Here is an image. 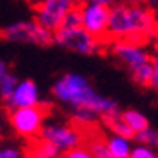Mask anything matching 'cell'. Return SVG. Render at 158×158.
Listing matches in <instances>:
<instances>
[{
	"mask_svg": "<svg viewBox=\"0 0 158 158\" xmlns=\"http://www.w3.org/2000/svg\"><path fill=\"white\" fill-rule=\"evenodd\" d=\"M121 117L135 135L149 128V119H148L140 110H137V108H126V110H123Z\"/></svg>",
	"mask_w": 158,
	"mask_h": 158,
	"instance_id": "obj_12",
	"label": "cell"
},
{
	"mask_svg": "<svg viewBox=\"0 0 158 158\" xmlns=\"http://www.w3.org/2000/svg\"><path fill=\"white\" fill-rule=\"evenodd\" d=\"M105 146H107L108 153L114 158H130V153H131V139H124V137L119 135H110L105 139Z\"/></svg>",
	"mask_w": 158,
	"mask_h": 158,
	"instance_id": "obj_11",
	"label": "cell"
},
{
	"mask_svg": "<svg viewBox=\"0 0 158 158\" xmlns=\"http://www.w3.org/2000/svg\"><path fill=\"white\" fill-rule=\"evenodd\" d=\"M0 158H25L23 151L16 149V148H0Z\"/></svg>",
	"mask_w": 158,
	"mask_h": 158,
	"instance_id": "obj_23",
	"label": "cell"
},
{
	"mask_svg": "<svg viewBox=\"0 0 158 158\" xmlns=\"http://www.w3.org/2000/svg\"><path fill=\"white\" fill-rule=\"evenodd\" d=\"M130 77H131V80L135 82L137 85L149 87L151 85V78H153V66H151V62H148V64H144V66H140V68L133 69V71L130 73Z\"/></svg>",
	"mask_w": 158,
	"mask_h": 158,
	"instance_id": "obj_15",
	"label": "cell"
},
{
	"mask_svg": "<svg viewBox=\"0 0 158 158\" xmlns=\"http://www.w3.org/2000/svg\"><path fill=\"white\" fill-rule=\"evenodd\" d=\"M156 30V15L144 4H128L123 0L110 7L107 30V39L110 41H133L144 44L151 41Z\"/></svg>",
	"mask_w": 158,
	"mask_h": 158,
	"instance_id": "obj_1",
	"label": "cell"
},
{
	"mask_svg": "<svg viewBox=\"0 0 158 158\" xmlns=\"http://www.w3.org/2000/svg\"><path fill=\"white\" fill-rule=\"evenodd\" d=\"M151 43H153V48H155V52L158 53V30L155 32V36L151 37Z\"/></svg>",
	"mask_w": 158,
	"mask_h": 158,
	"instance_id": "obj_28",
	"label": "cell"
},
{
	"mask_svg": "<svg viewBox=\"0 0 158 158\" xmlns=\"http://www.w3.org/2000/svg\"><path fill=\"white\" fill-rule=\"evenodd\" d=\"M130 158H158V151L146 144H135L131 148Z\"/></svg>",
	"mask_w": 158,
	"mask_h": 158,
	"instance_id": "obj_18",
	"label": "cell"
},
{
	"mask_svg": "<svg viewBox=\"0 0 158 158\" xmlns=\"http://www.w3.org/2000/svg\"><path fill=\"white\" fill-rule=\"evenodd\" d=\"M46 110L44 107H25V108H15L11 112V126L18 135L22 137H36L43 128Z\"/></svg>",
	"mask_w": 158,
	"mask_h": 158,
	"instance_id": "obj_6",
	"label": "cell"
},
{
	"mask_svg": "<svg viewBox=\"0 0 158 158\" xmlns=\"http://www.w3.org/2000/svg\"><path fill=\"white\" fill-rule=\"evenodd\" d=\"M82 16V29H85L91 36L98 37L100 41H107L110 7L101 4H80Z\"/></svg>",
	"mask_w": 158,
	"mask_h": 158,
	"instance_id": "obj_8",
	"label": "cell"
},
{
	"mask_svg": "<svg viewBox=\"0 0 158 158\" xmlns=\"http://www.w3.org/2000/svg\"><path fill=\"white\" fill-rule=\"evenodd\" d=\"M39 137L44 142H50L55 146L60 153H66L69 149H75L82 146L84 133L73 124H62V123H52L41 128Z\"/></svg>",
	"mask_w": 158,
	"mask_h": 158,
	"instance_id": "obj_5",
	"label": "cell"
},
{
	"mask_svg": "<svg viewBox=\"0 0 158 158\" xmlns=\"http://www.w3.org/2000/svg\"><path fill=\"white\" fill-rule=\"evenodd\" d=\"M77 6H80L77 0H43L36 7V22L44 29L55 32L64 16Z\"/></svg>",
	"mask_w": 158,
	"mask_h": 158,
	"instance_id": "obj_7",
	"label": "cell"
},
{
	"mask_svg": "<svg viewBox=\"0 0 158 158\" xmlns=\"http://www.w3.org/2000/svg\"><path fill=\"white\" fill-rule=\"evenodd\" d=\"M151 66H153V78H151V89H155L158 93V53L151 57Z\"/></svg>",
	"mask_w": 158,
	"mask_h": 158,
	"instance_id": "obj_24",
	"label": "cell"
},
{
	"mask_svg": "<svg viewBox=\"0 0 158 158\" xmlns=\"http://www.w3.org/2000/svg\"><path fill=\"white\" fill-rule=\"evenodd\" d=\"M0 37L11 43H32L39 46H48L55 43L53 32L41 27L37 22H16L0 30Z\"/></svg>",
	"mask_w": 158,
	"mask_h": 158,
	"instance_id": "obj_4",
	"label": "cell"
},
{
	"mask_svg": "<svg viewBox=\"0 0 158 158\" xmlns=\"http://www.w3.org/2000/svg\"><path fill=\"white\" fill-rule=\"evenodd\" d=\"M144 4H146V7L151 9V11L156 15V18H158V0H146Z\"/></svg>",
	"mask_w": 158,
	"mask_h": 158,
	"instance_id": "obj_26",
	"label": "cell"
},
{
	"mask_svg": "<svg viewBox=\"0 0 158 158\" xmlns=\"http://www.w3.org/2000/svg\"><path fill=\"white\" fill-rule=\"evenodd\" d=\"M73 119L80 126H91L93 123H96L98 115L93 114V112H89V110H73Z\"/></svg>",
	"mask_w": 158,
	"mask_h": 158,
	"instance_id": "obj_21",
	"label": "cell"
},
{
	"mask_svg": "<svg viewBox=\"0 0 158 158\" xmlns=\"http://www.w3.org/2000/svg\"><path fill=\"white\" fill-rule=\"evenodd\" d=\"M60 27L64 29H73V27H82V16H80V6L73 7L68 15L64 16V20L60 23Z\"/></svg>",
	"mask_w": 158,
	"mask_h": 158,
	"instance_id": "obj_20",
	"label": "cell"
},
{
	"mask_svg": "<svg viewBox=\"0 0 158 158\" xmlns=\"http://www.w3.org/2000/svg\"><path fill=\"white\" fill-rule=\"evenodd\" d=\"M110 52L130 73L151 62V57H153L142 43H133V41H112Z\"/></svg>",
	"mask_w": 158,
	"mask_h": 158,
	"instance_id": "obj_9",
	"label": "cell"
},
{
	"mask_svg": "<svg viewBox=\"0 0 158 158\" xmlns=\"http://www.w3.org/2000/svg\"><path fill=\"white\" fill-rule=\"evenodd\" d=\"M53 41L66 50H71L80 55H94L101 50V44H103V41L91 36L82 27H73V29L59 27L53 32Z\"/></svg>",
	"mask_w": 158,
	"mask_h": 158,
	"instance_id": "obj_3",
	"label": "cell"
},
{
	"mask_svg": "<svg viewBox=\"0 0 158 158\" xmlns=\"http://www.w3.org/2000/svg\"><path fill=\"white\" fill-rule=\"evenodd\" d=\"M124 2H128V4H144L146 0H124Z\"/></svg>",
	"mask_w": 158,
	"mask_h": 158,
	"instance_id": "obj_29",
	"label": "cell"
},
{
	"mask_svg": "<svg viewBox=\"0 0 158 158\" xmlns=\"http://www.w3.org/2000/svg\"><path fill=\"white\" fill-rule=\"evenodd\" d=\"M7 75H9V66L6 64L4 60H0V82H2V80L6 78Z\"/></svg>",
	"mask_w": 158,
	"mask_h": 158,
	"instance_id": "obj_27",
	"label": "cell"
},
{
	"mask_svg": "<svg viewBox=\"0 0 158 158\" xmlns=\"http://www.w3.org/2000/svg\"><path fill=\"white\" fill-rule=\"evenodd\" d=\"M53 96L73 110H89L98 117L117 114V103L100 94L89 80L78 73H66L53 84Z\"/></svg>",
	"mask_w": 158,
	"mask_h": 158,
	"instance_id": "obj_2",
	"label": "cell"
},
{
	"mask_svg": "<svg viewBox=\"0 0 158 158\" xmlns=\"http://www.w3.org/2000/svg\"><path fill=\"white\" fill-rule=\"evenodd\" d=\"M87 148H89V151L93 153L94 158H114L110 153H108L107 146H105V140H101V139H93Z\"/></svg>",
	"mask_w": 158,
	"mask_h": 158,
	"instance_id": "obj_19",
	"label": "cell"
},
{
	"mask_svg": "<svg viewBox=\"0 0 158 158\" xmlns=\"http://www.w3.org/2000/svg\"><path fill=\"white\" fill-rule=\"evenodd\" d=\"M60 158H94V156H93V153L89 151V148H85V146H78V148H75V149L66 151Z\"/></svg>",
	"mask_w": 158,
	"mask_h": 158,
	"instance_id": "obj_22",
	"label": "cell"
},
{
	"mask_svg": "<svg viewBox=\"0 0 158 158\" xmlns=\"http://www.w3.org/2000/svg\"><path fill=\"white\" fill-rule=\"evenodd\" d=\"M133 140H137V144H146V146H151V148H155L158 151V130L155 128H148L140 131V133H137L133 137Z\"/></svg>",
	"mask_w": 158,
	"mask_h": 158,
	"instance_id": "obj_16",
	"label": "cell"
},
{
	"mask_svg": "<svg viewBox=\"0 0 158 158\" xmlns=\"http://www.w3.org/2000/svg\"><path fill=\"white\" fill-rule=\"evenodd\" d=\"M16 85H18V80H16V77L9 73L7 77L0 82V98H2L4 101H9V98H11V96H13V93H15Z\"/></svg>",
	"mask_w": 158,
	"mask_h": 158,
	"instance_id": "obj_17",
	"label": "cell"
},
{
	"mask_svg": "<svg viewBox=\"0 0 158 158\" xmlns=\"http://www.w3.org/2000/svg\"><path fill=\"white\" fill-rule=\"evenodd\" d=\"M9 107L13 108H25V107H37L39 105V89L32 80L18 82L13 96L9 98Z\"/></svg>",
	"mask_w": 158,
	"mask_h": 158,
	"instance_id": "obj_10",
	"label": "cell"
},
{
	"mask_svg": "<svg viewBox=\"0 0 158 158\" xmlns=\"http://www.w3.org/2000/svg\"><path fill=\"white\" fill-rule=\"evenodd\" d=\"M59 156H60V151L55 146H52L50 142H44V140H39L30 151V158H59Z\"/></svg>",
	"mask_w": 158,
	"mask_h": 158,
	"instance_id": "obj_14",
	"label": "cell"
},
{
	"mask_svg": "<svg viewBox=\"0 0 158 158\" xmlns=\"http://www.w3.org/2000/svg\"><path fill=\"white\" fill-rule=\"evenodd\" d=\"M78 4H101V6H108V7H112L115 4H119L123 0H77Z\"/></svg>",
	"mask_w": 158,
	"mask_h": 158,
	"instance_id": "obj_25",
	"label": "cell"
},
{
	"mask_svg": "<svg viewBox=\"0 0 158 158\" xmlns=\"http://www.w3.org/2000/svg\"><path fill=\"white\" fill-rule=\"evenodd\" d=\"M103 123H105V126L112 131V135H119V137H124V139H133V137H135V133L130 130V126L123 121V117H121L119 112H117V114L105 115V117H103Z\"/></svg>",
	"mask_w": 158,
	"mask_h": 158,
	"instance_id": "obj_13",
	"label": "cell"
},
{
	"mask_svg": "<svg viewBox=\"0 0 158 158\" xmlns=\"http://www.w3.org/2000/svg\"><path fill=\"white\" fill-rule=\"evenodd\" d=\"M0 126H2V124H0Z\"/></svg>",
	"mask_w": 158,
	"mask_h": 158,
	"instance_id": "obj_30",
	"label": "cell"
}]
</instances>
